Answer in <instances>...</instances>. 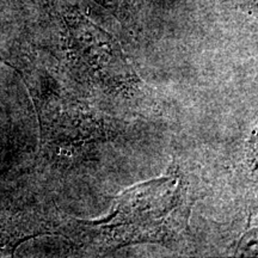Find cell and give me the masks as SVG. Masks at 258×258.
Returning a JSON list of instances; mask_svg holds the SVG:
<instances>
[{
  "mask_svg": "<svg viewBox=\"0 0 258 258\" xmlns=\"http://www.w3.org/2000/svg\"><path fill=\"white\" fill-rule=\"evenodd\" d=\"M189 217L186 188L177 176L129 190L116 211L99 222L73 220V234L99 246H120L140 241H161L182 230Z\"/></svg>",
  "mask_w": 258,
  "mask_h": 258,
  "instance_id": "cell-1",
  "label": "cell"
}]
</instances>
